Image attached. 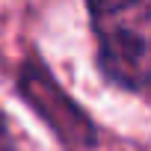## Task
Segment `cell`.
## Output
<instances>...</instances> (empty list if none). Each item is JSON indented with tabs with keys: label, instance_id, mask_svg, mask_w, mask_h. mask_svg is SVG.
Returning a JSON list of instances; mask_svg holds the SVG:
<instances>
[{
	"label": "cell",
	"instance_id": "6da1fadb",
	"mask_svg": "<svg viewBox=\"0 0 151 151\" xmlns=\"http://www.w3.org/2000/svg\"><path fill=\"white\" fill-rule=\"evenodd\" d=\"M104 74L124 89H151V0H89Z\"/></svg>",
	"mask_w": 151,
	"mask_h": 151
},
{
	"label": "cell",
	"instance_id": "7a4b0ae2",
	"mask_svg": "<svg viewBox=\"0 0 151 151\" xmlns=\"http://www.w3.org/2000/svg\"><path fill=\"white\" fill-rule=\"evenodd\" d=\"M21 92L30 101L33 110L42 113V119L65 139L74 145H92L95 139V127L86 119V113L74 104L47 74V68L36 59H30L21 71Z\"/></svg>",
	"mask_w": 151,
	"mask_h": 151
},
{
	"label": "cell",
	"instance_id": "3957f363",
	"mask_svg": "<svg viewBox=\"0 0 151 151\" xmlns=\"http://www.w3.org/2000/svg\"><path fill=\"white\" fill-rule=\"evenodd\" d=\"M0 151H12V139H9V130H6V119L0 113Z\"/></svg>",
	"mask_w": 151,
	"mask_h": 151
}]
</instances>
